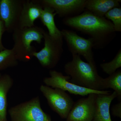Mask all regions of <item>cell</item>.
Here are the masks:
<instances>
[{"label": "cell", "instance_id": "44dd1931", "mask_svg": "<svg viewBox=\"0 0 121 121\" xmlns=\"http://www.w3.org/2000/svg\"><path fill=\"white\" fill-rule=\"evenodd\" d=\"M111 109L113 116L121 118V101L113 106Z\"/></svg>", "mask_w": 121, "mask_h": 121}, {"label": "cell", "instance_id": "7a4b0ae2", "mask_svg": "<svg viewBox=\"0 0 121 121\" xmlns=\"http://www.w3.org/2000/svg\"><path fill=\"white\" fill-rule=\"evenodd\" d=\"M64 65V71L70 77L69 82L79 86L95 91H104V78L98 73L96 65L86 62L77 55Z\"/></svg>", "mask_w": 121, "mask_h": 121}, {"label": "cell", "instance_id": "5b68a950", "mask_svg": "<svg viewBox=\"0 0 121 121\" xmlns=\"http://www.w3.org/2000/svg\"><path fill=\"white\" fill-rule=\"evenodd\" d=\"M44 47L39 52H35L33 57L37 59L40 65L47 69L56 66L63 52V37L55 38L44 31L43 34Z\"/></svg>", "mask_w": 121, "mask_h": 121}, {"label": "cell", "instance_id": "cb8c5ba5", "mask_svg": "<svg viewBox=\"0 0 121 121\" xmlns=\"http://www.w3.org/2000/svg\"></svg>", "mask_w": 121, "mask_h": 121}, {"label": "cell", "instance_id": "8fae6325", "mask_svg": "<svg viewBox=\"0 0 121 121\" xmlns=\"http://www.w3.org/2000/svg\"><path fill=\"white\" fill-rule=\"evenodd\" d=\"M42 6L53 9L60 17H72L85 10L86 0H39Z\"/></svg>", "mask_w": 121, "mask_h": 121}, {"label": "cell", "instance_id": "ba28073f", "mask_svg": "<svg viewBox=\"0 0 121 121\" xmlns=\"http://www.w3.org/2000/svg\"><path fill=\"white\" fill-rule=\"evenodd\" d=\"M49 74L50 77L44 78L43 82L45 86L52 88L61 89L70 94L82 96L93 93L98 94H110V92L109 91L93 90L73 84L69 82L70 79V76L63 75L61 72L55 70H50Z\"/></svg>", "mask_w": 121, "mask_h": 121}, {"label": "cell", "instance_id": "5bb4252c", "mask_svg": "<svg viewBox=\"0 0 121 121\" xmlns=\"http://www.w3.org/2000/svg\"><path fill=\"white\" fill-rule=\"evenodd\" d=\"M121 0H86L85 10L99 17H105L106 13L115 7H120Z\"/></svg>", "mask_w": 121, "mask_h": 121}, {"label": "cell", "instance_id": "9a60e30c", "mask_svg": "<svg viewBox=\"0 0 121 121\" xmlns=\"http://www.w3.org/2000/svg\"><path fill=\"white\" fill-rule=\"evenodd\" d=\"M13 83V79L8 74L2 75L0 78V121H8L7 95Z\"/></svg>", "mask_w": 121, "mask_h": 121}, {"label": "cell", "instance_id": "30bf717a", "mask_svg": "<svg viewBox=\"0 0 121 121\" xmlns=\"http://www.w3.org/2000/svg\"><path fill=\"white\" fill-rule=\"evenodd\" d=\"M98 94L91 93L86 98L74 102L67 118L66 121H92L95 111Z\"/></svg>", "mask_w": 121, "mask_h": 121}, {"label": "cell", "instance_id": "ac0fdd59", "mask_svg": "<svg viewBox=\"0 0 121 121\" xmlns=\"http://www.w3.org/2000/svg\"><path fill=\"white\" fill-rule=\"evenodd\" d=\"M18 61L12 49L5 48L0 52V71L17 66Z\"/></svg>", "mask_w": 121, "mask_h": 121}, {"label": "cell", "instance_id": "7c38bea8", "mask_svg": "<svg viewBox=\"0 0 121 121\" xmlns=\"http://www.w3.org/2000/svg\"><path fill=\"white\" fill-rule=\"evenodd\" d=\"M43 7L39 0H25L19 22V28L31 27L39 19Z\"/></svg>", "mask_w": 121, "mask_h": 121}, {"label": "cell", "instance_id": "3957f363", "mask_svg": "<svg viewBox=\"0 0 121 121\" xmlns=\"http://www.w3.org/2000/svg\"><path fill=\"white\" fill-rule=\"evenodd\" d=\"M44 31L42 28L34 26L31 27L19 28L13 32V46L12 49L17 60L24 62L30 61L36 52L32 46V42L40 44L43 38Z\"/></svg>", "mask_w": 121, "mask_h": 121}, {"label": "cell", "instance_id": "6da1fadb", "mask_svg": "<svg viewBox=\"0 0 121 121\" xmlns=\"http://www.w3.org/2000/svg\"><path fill=\"white\" fill-rule=\"evenodd\" d=\"M66 26L87 35L92 40L94 48L101 49L112 42L116 36L112 22L105 17H99L84 10L79 15L65 18Z\"/></svg>", "mask_w": 121, "mask_h": 121}, {"label": "cell", "instance_id": "7402d4cb", "mask_svg": "<svg viewBox=\"0 0 121 121\" xmlns=\"http://www.w3.org/2000/svg\"><path fill=\"white\" fill-rule=\"evenodd\" d=\"M5 31L4 24L0 17V52L5 48L3 45L2 41V35Z\"/></svg>", "mask_w": 121, "mask_h": 121}, {"label": "cell", "instance_id": "ffe728a7", "mask_svg": "<svg viewBox=\"0 0 121 121\" xmlns=\"http://www.w3.org/2000/svg\"><path fill=\"white\" fill-rule=\"evenodd\" d=\"M107 19L112 21L115 32H121V8L115 7L111 9L105 15Z\"/></svg>", "mask_w": 121, "mask_h": 121}, {"label": "cell", "instance_id": "52a82bcc", "mask_svg": "<svg viewBox=\"0 0 121 121\" xmlns=\"http://www.w3.org/2000/svg\"><path fill=\"white\" fill-rule=\"evenodd\" d=\"M61 32L63 39L66 41L68 50L72 55L82 56L87 62L96 65L93 51L94 44L91 39L81 37L71 30L63 29Z\"/></svg>", "mask_w": 121, "mask_h": 121}, {"label": "cell", "instance_id": "603a6c76", "mask_svg": "<svg viewBox=\"0 0 121 121\" xmlns=\"http://www.w3.org/2000/svg\"><path fill=\"white\" fill-rule=\"evenodd\" d=\"M1 76H2V75L1 74H0V78H1Z\"/></svg>", "mask_w": 121, "mask_h": 121}, {"label": "cell", "instance_id": "2e32d148", "mask_svg": "<svg viewBox=\"0 0 121 121\" xmlns=\"http://www.w3.org/2000/svg\"><path fill=\"white\" fill-rule=\"evenodd\" d=\"M42 11L40 19L42 24L46 26L48 30V35L55 38L63 37L61 31L56 27L55 22V17L56 15L55 11L51 7L43 6Z\"/></svg>", "mask_w": 121, "mask_h": 121}, {"label": "cell", "instance_id": "d6986e66", "mask_svg": "<svg viewBox=\"0 0 121 121\" xmlns=\"http://www.w3.org/2000/svg\"><path fill=\"white\" fill-rule=\"evenodd\" d=\"M100 66L106 74L111 75L121 67V49L120 48L112 60L109 62L101 64Z\"/></svg>", "mask_w": 121, "mask_h": 121}, {"label": "cell", "instance_id": "9c48e42d", "mask_svg": "<svg viewBox=\"0 0 121 121\" xmlns=\"http://www.w3.org/2000/svg\"><path fill=\"white\" fill-rule=\"evenodd\" d=\"M25 0H0V17L6 31L13 33L18 28Z\"/></svg>", "mask_w": 121, "mask_h": 121}, {"label": "cell", "instance_id": "e0dca14e", "mask_svg": "<svg viewBox=\"0 0 121 121\" xmlns=\"http://www.w3.org/2000/svg\"><path fill=\"white\" fill-rule=\"evenodd\" d=\"M104 90L112 89L117 94V97L121 99V71H116L103 79Z\"/></svg>", "mask_w": 121, "mask_h": 121}, {"label": "cell", "instance_id": "277c9868", "mask_svg": "<svg viewBox=\"0 0 121 121\" xmlns=\"http://www.w3.org/2000/svg\"><path fill=\"white\" fill-rule=\"evenodd\" d=\"M9 112L11 121H52L42 109L39 96L11 107Z\"/></svg>", "mask_w": 121, "mask_h": 121}, {"label": "cell", "instance_id": "8992f818", "mask_svg": "<svg viewBox=\"0 0 121 121\" xmlns=\"http://www.w3.org/2000/svg\"><path fill=\"white\" fill-rule=\"evenodd\" d=\"M40 90L52 110L61 118L66 119L74 102L71 97L61 89L45 85H41Z\"/></svg>", "mask_w": 121, "mask_h": 121}, {"label": "cell", "instance_id": "4fadbf2b", "mask_svg": "<svg viewBox=\"0 0 121 121\" xmlns=\"http://www.w3.org/2000/svg\"><path fill=\"white\" fill-rule=\"evenodd\" d=\"M117 96V93L114 91L109 94H98L95 113L92 121H112L110 107L111 102Z\"/></svg>", "mask_w": 121, "mask_h": 121}]
</instances>
